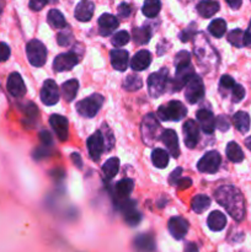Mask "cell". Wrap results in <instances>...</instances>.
<instances>
[{
    "instance_id": "6da1fadb",
    "label": "cell",
    "mask_w": 251,
    "mask_h": 252,
    "mask_svg": "<svg viewBox=\"0 0 251 252\" xmlns=\"http://www.w3.org/2000/svg\"><path fill=\"white\" fill-rule=\"evenodd\" d=\"M216 199L236 221L245 218V201L241 192L234 186H221L216 191Z\"/></svg>"
},
{
    "instance_id": "7a4b0ae2",
    "label": "cell",
    "mask_w": 251,
    "mask_h": 252,
    "mask_svg": "<svg viewBox=\"0 0 251 252\" xmlns=\"http://www.w3.org/2000/svg\"><path fill=\"white\" fill-rule=\"evenodd\" d=\"M140 132H142L143 142L147 145H149V147L154 144V143H157L161 138V126H160L159 121L157 120L155 115L149 113V115H147L143 118Z\"/></svg>"
},
{
    "instance_id": "3957f363",
    "label": "cell",
    "mask_w": 251,
    "mask_h": 252,
    "mask_svg": "<svg viewBox=\"0 0 251 252\" xmlns=\"http://www.w3.org/2000/svg\"><path fill=\"white\" fill-rule=\"evenodd\" d=\"M169 70L166 68L160 69L157 73L150 74L148 78V90L152 97H160L169 86Z\"/></svg>"
},
{
    "instance_id": "277c9868",
    "label": "cell",
    "mask_w": 251,
    "mask_h": 252,
    "mask_svg": "<svg viewBox=\"0 0 251 252\" xmlns=\"http://www.w3.org/2000/svg\"><path fill=\"white\" fill-rule=\"evenodd\" d=\"M187 115V108L180 101H170L157 108V117L161 121H180Z\"/></svg>"
},
{
    "instance_id": "5b68a950",
    "label": "cell",
    "mask_w": 251,
    "mask_h": 252,
    "mask_svg": "<svg viewBox=\"0 0 251 252\" xmlns=\"http://www.w3.org/2000/svg\"><path fill=\"white\" fill-rule=\"evenodd\" d=\"M103 103V97L100 94H94L90 97H86L84 100L79 101L76 103V112L80 116L86 118H93L96 113L100 111L101 106Z\"/></svg>"
},
{
    "instance_id": "8992f818",
    "label": "cell",
    "mask_w": 251,
    "mask_h": 252,
    "mask_svg": "<svg viewBox=\"0 0 251 252\" xmlns=\"http://www.w3.org/2000/svg\"><path fill=\"white\" fill-rule=\"evenodd\" d=\"M26 54L31 65L43 66L47 61V49L44 44L38 39H31L26 44Z\"/></svg>"
},
{
    "instance_id": "52a82bcc",
    "label": "cell",
    "mask_w": 251,
    "mask_h": 252,
    "mask_svg": "<svg viewBox=\"0 0 251 252\" xmlns=\"http://www.w3.org/2000/svg\"><path fill=\"white\" fill-rule=\"evenodd\" d=\"M117 207L123 214L126 223L130 226H135L142 220V214L137 211V203L132 199L127 198L125 201L117 202Z\"/></svg>"
},
{
    "instance_id": "ba28073f",
    "label": "cell",
    "mask_w": 251,
    "mask_h": 252,
    "mask_svg": "<svg viewBox=\"0 0 251 252\" xmlns=\"http://www.w3.org/2000/svg\"><path fill=\"white\" fill-rule=\"evenodd\" d=\"M186 100L189 103H197L201 101L204 96V86L203 81L199 76L194 74L186 84V91H185Z\"/></svg>"
},
{
    "instance_id": "9c48e42d",
    "label": "cell",
    "mask_w": 251,
    "mask_h": 252,
    "mask_svg": "<svg viewBox=\"0 0 251 252\" xmlns=\"http://www.w3.org/2000/svg\"><path fill=\"white\" fill-rule=\"evenodd\" d=\"M221 158L218 152H209L202 158L197 164V169L198 171L204 172V174H214L218 171L219 166H220Z\"/></svg>"
},
{
    "instance_id": "30bf717a",
    "label": "cell",
    "mask_w": 251,
    "mask_h": 252,
    "mask_svg": "<svg viewBox=\"0 0 251 252\" xmlns=\"http://www.w3.org/2000/svg\"><path fill=\"white\" fill-rule=\"evenodd\" d=\"M79 56L75 51H70L68 53H62L56 57L53 62V69L56 71L71 70L78 64Z\"/></svg>"
},
{
    "instance_id": "8fae6325",
    "label": "cell",
    "mask_w": 251,
    "mask_h": 252,
    "mask_svg": "<svg viewBox=\"0 0 251 252\" xmlns=\"http://www.w3.org/2000/svg\"><path fill=\"white\" fill-rule=\"evenodd\" d=\"M41 101L46 106H53L59 101V90L54 80H46L41 89Z\"/></svg>"
},
{
    "instance_id": "7c38bea8",
    "label": "cell",
    "mask_w": 251,
    "mask_h": 252,
    "mask_svg": "<svg viewBox=\"0 0 251 252\" xmlns=\"http://www.w3.org/2000/svg\"><path fill=\"white\" fill-rule=\"evenodd\" d=\"M86 144H88V150L90 158L94 161H97L100 159L102 152L105 150V140H103L101 130L95 132L93 135H90Z\"/></svg>"
},
{
    "instance_id": "4fadbf2b",
    "label": "cell",
    "mask_w": 251,
    "mask_h": 252,
    "mask_svg": "<svg viewBox=\"0 0 251 252\" xmlns=\"http://www.w3.org/2000/svg\"><path fill=\"white\" fill-rule=\"evenodd\" d=\"M170 234L176 240H181L186 236L187 231H188V221L186 219L181 218V217H172L167 224Z\"/></svg>"
},
{
    "instance_id": "5bb4252c",
    "label": "cell",
    "mask_w": 251,
    "mask_h": 252,
    "mask_svg": "<svg viewBox=\"0 0 251 252\" xmlns=\"http://www.w3.org/2000/svg\"><path fill=\"white\" fill-rule=\"evenodd\" d=\"M6 89L10 95L14 96V97H22L26 94L24 79L19 73L10 74L6 81Z\"/></svg>"
},
{
    "instance_id": "9a60e30c",
    "label": "cell",
    "mask_w": 251,
    "mask_h": 252,
    "mask_svg": "<svg viewBox=\"0 0 251 252\" xmlns=\"http://www.w3.org/2000/svg\"><path fill=\"white\" fill-rule=\"evenodd\" d=\"M182 130H184L185 144H186V147L189 148V149H193L199 140L198 125L194 121L188 120L185 122Z\"/></svg>"
},
{
    "instance_id": "2e32d148",
    "label": "cell",
    "mask_w": 251,
    "mask_h": 252,
    "mask_svg": "<svg viewBox=\"0 0 251 252\" xmlns=\"http://www.w3.org/2000/svg\"><path fill=\"white\" fill-rule=\"evenodd\" d=\"M49 123L56 132L58 139L61 142H65L68 139V120L61 115H52L49 118Z\"/></svg>"
},
{
    "instance_id": "e0dca14e",
    "label": "cell",
    "mask_w": 251,
    "mask_h": 252,
    "mask_svg": "<svg viewBox=\"0 0 251 252\" xmlns=\"http://www.w3.org/2000/svg\"><path fill=\"white\" fill-rule=\"evenodd\" d=\"M160 139H161V142L164 143L165 147L167 148V150H169L171 157H174L175 159L179 158L180 148H179V139H177L176 132H174L172 129L162 130V134Z\"/></svg>"
},
{
    "instance_id": "ac0fdd59",
    "label": "cell",
    "mask_w": 251,
    "mask_h": 252,
    "mask_svg": "<svg viewBox=\"0 0 251 252\" xmlns=\"http://www.w3.org/2000/svg\"><path fill=\"white\" fill-rule=\"evenodd\" d=\"M120 22H118L117 17L113 16L111 14H103L101 15L98 19V30H100V34L102 36H110L111 33L116 31Z\"/></svg>"
},
{
    "instance_id": "d6986e66",
    "label": "cell",
    "mask_w": 251,
    "mask_h": 252,
    "mask_svg": "<svg viewBox=\"0 0 251 252\" xmlns=\"http://www.w3.org/2000/svg\"><path fill=\"white\" fill-rule=\"evenodd\" d=\"M111 64L113 68L118 71H125L128 68V61H129V54L125 49L115 48L111 51Z\"/></svg>"
},
{
    "instance_id": "ffe728a7",
    "label": "cell",
    "mask_w": 251,
    "mask_h": 252,
    "mask_svg": "<svg viewBox=\"0 0 251 252\" xmlns=\"http://www.w3.org/2000/svg\"><path fill=\"white\" fill-rule=\"evenodd\" d=\"M197 120H198L199 126H201L202 130L207 134H212L216 129V120H214L213 113L209 110L202 108L197 112Z\"/></svg>"
},
{
    "instance_id": "44dd1931",
    "label": "cell",
    "mask_w": 251,
    "mask_h": 252,
    "mask_svg": "<svg viewBox=\"0 0 251 252\" xmlns=\"http://www.w3.org/2000/svg\"><path fill=\"white\" fill-rule=\"evenodd\" d=\"M94 2L90 0H81L75 7V11H74V16L76 17V20L81 22L90 21L91 17L94 15Z\"/></svg>"
},
{
    "instance_id": "7402d4cb",
    "label": "cell",
    "mask_w": 251,
    "mask_h": 252,
    "mask_svg": "<svg viewBox=\"0 0 251 252\" xmlns=\"http://www.w3.org/2000/svg\"><path fill=\"white\" fill-rule=\"evenodd\" d=\"M150 63H152V54H150V52L143 49V51L135 53L132 62H130V66L134 71H142L145 70L150 65Z\"/></svg>"
},
{
    "instance_id": "603a6c76",
    "label": "cell",
    "mask_w": 251,
    "mask_h": 252,
    "mask_svg": "<svg viewBox=\"0 0 251 252\" xmlns=\"http://www.w3.org/2000/svg\"><path fill=\"white\" fill-rule=\"evenodd\" d=\"M133 187H134V185H133V181L130 179H125L118 181L117 185L115 186L116 203L127 199L129 197V194L132 193Z\"/></svg>"
},
{
    "instance_id": "cb8c5ba5",
    "label": "cell",
    "mask_w": 251,
    "mask_h": 252,
    "mask_svg": "<svg viewBox=\"0 0 251 252\" xmlns=\"http://www.w3.org/2000/svg\"><path fill=\"white\" fill-rule=\"evenodd\" d=\"M219 2L216 0H201L197 4V11L204 19L212 17L219 11Z\"/></svg>"
},
{
    "instance_id": "d4e9b609",
    "label": "cell",
    "mask_w": 251,
    "mask_h": 252,
    "mask_svg": "<svg viewBox=\"0 0 251 252\" xmlns=\"http://www.w3.org/2000/svg\"><path fill=\"white\" fill-rule=\"evenodd\" d=\"M134 248L140 252H154L155 241L149 234H140L134 239Z\"/></svg>"
},
{
    "instance_id": "484cf974",
    "label": "cell",
    "mask_w": 251,
    "mask_h": 252,
    "mask_svg": "<svg viewBox=\"0 0 251 252\" xmlns=\"http://www.w3.org/2000/svg\"><path fill=\"white\" fill-rule=\"evenodd\" d=\"M207 224L208 228L213 231H220L225 228L226 225V217L224 216L221 212L214 211L209 214L208 219H207Z\"/></svg>"
},
{
    "instance_id": "4316f807",
    "label": "cell",
    "mask_w": 251,
    "mask_h": 252,
    "mask_svg": "<svg viewBox=\"0 0 251 252\" xmlns=\"http://www.w3.org/2000/svg\"><path fill=\"white\" fill-rule=\"evenodd\" d=\"M233 123L240 133H246L250 129V116L244 111H239L234 115Z\"/></svg>"
},
{
    "instance_id": "83f0119b",
    "label": "cell",
    "mask_w": 251,
    "mask_h": 252,
    "mask_svg": "<svg viewBox=\"0 0 251 252\" xmlns=\"http://www.w3.org/2000/svg\"><path fill=\"white\" fill-rule=\"evenodd\" d=\"M79 89V81L75 79H70V80L65 81V83L62 85V94H63L64 100L70 102L74 100V97L76 96Z\"/></svg>"
},
{
    "instance_id": "f1b7e54d",
    "label": "cell",
    "mask_w": 251,
    "mask_h": 252,
    "mask_svg": "<svg viewBox=\"0 0 251 252\" xmlns=\"http://www.w3.org/2000/svg\"><path fill=\"white\" fill-rule=\"evenodd\" d=\"M209 206H211V198L206 194H197L191 202L192 211L197 214L203 213L206 209L209 208Z\"/></svg>"
},
{
    "instance_id": "f546056e",
    "label": "cell",
    "mask_w": 251,
    "mask_h": 252,
    "mask_svg": "<svg viewBox=\"0 0 251 252\" xmlns=\"http://www.w3.org/2000/svg\"><path fill=\"white\" fill-rule=\"evenodd\" d=\"M47 20H48V24L51 25L52 29L58 30V29H65L66 27V22H65V19H64L63 14L57 9H52L51 11L48 12Z\"/></svg>"
},
{
    "instance_id": "4dcf8cb0",
    "label": "cell",
    "mask_w": 251,
    "mask_h": 252,
    "mask_svg": "<svg viewBox=\"0 0 251 252\" xmlns=\"http://www.w3.org/2000/svg\"><path fill=\"white\" fill-rule=\"evenodd\" d=\"M152 162L157 169H165L169 164V154L164 149L157 148L152 153Z\"/></svg>"
},
{
    "instance_id": "1f68e13d",
    "label": "cell",
    "mask_w": 251,
    "mask_h": 252,
    "mask_svg": "<svg viewBox=\"0 0 251 252\" xmlns=\"http://www.w3.org/2000/svg\"><path fill=\"white\" fill-rule=\"evenodd\" d=\"M120 169V160L117 158H111L102 165V172L106 180H112L117 175Z\"/></svg>"
},
{
    "instance_id": "d6a6232c",
    "label": "cell",
    "mask_w": 251,
    "mask_h": 252,
    "mask_svg": "<svg viewBox=\"0 0 251 252\" xmlns=\"http://www.w3.org/2000/svg\"><path fill=\"white\" fill-rule=\"evenodd\" d=\"M133 39L138 44H145L150 41L152 30L149 27H134L132 31Z\"/></svg>"
},
{
    "instance_id": "836d02e7",
    "label": "cell",
    "mask_w": 251,
    "mask_h": 252,
    "mask_svg": "<svg viewBox=\"0 0 251 252\" xmlns=\"http://www.w3.org/2000/svg\"><path fill=\"white\" fill-rule=\"evenodd\" d=\"M160 9H161L160 0H145L144 4H143L142 11L145 16L153 19V17H155L159 14Z\"/></svg>"
},
{
    "instance_id": "e575fe53",
    "label": "cell",
    "mask_w": 251,
    "mask_h": 252,
    "mask_svg": "<svg viewBox=\"0 0 251 252\" xmlns=\"http://www.w3.org/2000/svg\"><path fill=\"white\" fill-rule=\"evenodd\" d=\"M226 157L233 162H241L244 160V153L235 142H230L226 145Z\"/></svg>"
},
{
    "instance_id": "d590c367",
    "label": "cell",
    "mask_w": 251,
    "mask_h": 252,
    "mask_svg": "<svg viewBox=\"0 0 251 252\" xmlns=\"http://www.w3.org/2000/svg\"><path fill=\"white\" fill-rule=\"evenodd\" d=\"M208 31L212 36L217 37V38H220L224 36L226 31V22L223 19H216L209 24Z\"/></svg>"
},
{
    "instance_id": "8d00e7d4",
    "label": "cell",
    "mask_w": 251,
    "mask_h": 252,
    "mask_svg": "<svg viewBox=\"0 0 251 252\" xmlns=\"http://www.w3.org/2000/svg\"><path fill=\"white\" fill-rule=\"evenodd\" d=\"M142 86H143L142 79H140L138 75H134V74L128 75L127 78L125 79V81H123V89H125L126 91H129V93L139 90V89H142Z\"/></svg>"
},
{
    "instance_id": "74e56055",
    "label": "cell",
    "mask_w": 251,
    "mask_h": 252,
    "mask_svg": "<svg viewBox=\"0 0 251 252\" xmlns=\"http://www.w3.org/2000/svg\"><path fill=\"white\" fill-rule=\"evenodd\" d=\"M228 41L230 42L234 47L241 48V47H244V32L239 29L233 30V31L229 32Z\"/></svg>"
},
{
    "instance_id": "f35d334b",
    "label": "cell",
    "mask_w": 251,
    "mask_h": 252,
    "mask_svg": "<svg viewBox=\"0 0 251 252\" xmlns=\"http://www.w3.org/2000/svg\"><path fill=\"white\" fill-rule=\"evenodd\" d=\"M130 36L127 31H120L117 33H115L111 38V43L115 47H122L125 44H127L129 42Z\"/></svg>"
},
{
    "instance_id": "ab89813d",
    "label": "cell",
    "mask_w": 251,
    "mask_h": 252,
    "mask_svg": "<svg viewBox=\"0 0 251 252\" xmlns=\"http://www.w3.org/2000/svg\"><path fill=\"white\" fill-rule=\"evenodd\" d=\"M175 66L176 68H182V66L191 65V56L187 51H181L175 57Z\"/></svg>"
},
{
    "instance_id": "60d3db41",
    "label": "cell",
    "mask_w": 251,
    "mask_h": 252,
    "mask_svg": "<svg viewBox=\"0 0 251 252\" xmlns=\"http://www.w3.org/2000/svg\"><path fill=\"white\" fill-rule=\"evenodd\" d=\"M101 133H102L103 140H105V148L106 150H111L112 149V145L115 143V137H113L112 132L108 128V126L106 123H103L102 128H101Z\"/></svg>"
},
{
    "instance_id": "b9f144b4",
    "label": "cell",
    "mask_w": 251,
    "mask_h": 252,
    "mask_svg": "<svg viewBox=\"0 0 251 252\" xmlns=\"http://www.w3.org/2000/svg\"><path fill=\"white\" fill-rule=\"evenodd\" d=\"M244 97H245V89L239 85V84H235V86L231 89V100H233V102H240Z\"/></svg>"
},
{
    "instance_id": "7bdbcfd3",
    "label": "cell",
    "mask_w": 251,
    "mask_h": 252,
    "mask_svg": "<svg viewBox=\"0 0 251 252\" xmlns=\"http://www.w3.org/2000/svg\"><path fill=\"white\" fill-rule=\"evenodd\" d=\"M71 38H73V34H71L70 30L65 29L64 31H62L61 33H58L57 36V41H58L59 46H69V43L71 42Z\"/></svg>"
},
{
    "instance_id": "ee69618b",
    "label": "cell",
    "mask_w": 251,
    "mask_h": 252,
    "mask_svg": "<svg viewBox=\"0 0 251 252\" xmlns=\"http://www.w3.org/2000/svg\"><path fill=\"white\" fill-rule=\"evenodd\" d=\"M194 33H196V25H191V26H188L187 29H185L184 31L180 32V39H181L182 42H187L189 41L192 37H194Z\"/></svg>"
},
{
    "instance_id": "f6af8a7d",
    "label": "cell",
    "mask_w": 251,
    "mask_h": 252,
    "mask_svg": "<svg viewBox=\"0 0 251 252\" xmlns=\"http://www.w3.org/2000/svg\"><path fill=\"white\" fill-rule=\"evenodd\" d=\"M219 86H220V90H231L235 86V81L231 76L223 75L219 81Z\"/></svg>"
},
{
    "instance_id": "bcb514c9",
    "label": "cell",
    "mask_w": 251,
    "mask_h": 252,
    "mask_svg": "<svg viewBox=\"0 0 251 252\" xmlns=\"http://www.w3.org/2000/svg\"><path fill=\"white\" fill-rule=\"evenodd\" d=\"M57 0H30V7H31L33 11H39V10L43 9L47 4H52V2H56Z\"/></svg>"
},
{
    "instance_id": "7dc6e473",
    "label": "cell",
    "mask_w": 251,
    "mask_h": 252,
    "mask_svg": "<svg viewBox=\"0 0 251 252\" xmlns=\"http://www.w3.org/2000/svg\"><path fill=\"white\" fill-rule=\"evenodd\" d=\"M216 127H218V129L221 130V132H226L230 128V122H229L228 117L223 115L219 116L216 120Z\"/></svg>"
},
{
    "instance_id": "c3c4849f",
    "label": "cell",
    "mask_w": 251,
    "mask_h": 252,
    "mask_svg": "<svg viewBox=\"0 0 251 252\" xmlns=\"http://www.w3.org/2000/svg\"><path fill=\"white\" fill-rule=\"evenodd\" d=\"M10 53H11V51H10V47L7 46L6 43H4V42H0V62H6L7 59H9L10 57Z\"/></svg>"
},
{
    "instance_id": "681fc988",
    "label": "cell",
    "mask_w": 251,
    "mask_h": 252,
    "mask_svg": "<svg viewBox=\"0 0 251 252\" xmlns=\"http://www.w3.org/2000/svg\"><path fill=\"white\" fill-rule=\"evenodd\" d=\"M118 16L120 17H128L130 15V12H132V9H130L129 4H127V2H122V4L118 5Z\"/></svg>"
},
{
    "instance_id": "f907efd6",
    "label": "cell",
    "mask_w": 251,
    "mask_h": 252,
    "mask_svg": "<svg viewBox=\"0 0 251 252\" xmlns=\"http://www.w3.org/2000/svg\"><path fill=\"white\" fill-rule=\"evenodd\" d=\"M39 139H41L42 144H43L44 147H51V145L53 144V139H52V135L49 134L47 130H42V132L39 133Z\"/></svg>"
},
{
    "instance_id": "816d5d0a",
    "label": "cell",
    "mask_w": 251,
    "mask_h": 252,
    "mask_svg": "<svg viewBox=\"0 0 251 252\" xmlns=\"http://www.w3.org/2000/svg\"><path fill=\"white\" fill-rule=\"evenodd\" d=\"M181 174H182V169H181V167H177V169L175 170V171H172L171 175H170L169 184L171 185V186H175V185H177L179 180L181 179Z\"/></svg>"
},
{
    "instance_id": "f5cc1de1",
    "label": "cell",
    "mask_w": 251,
    "mask_h": 252,
    "mask_svg": "<svg viewBox=\"0 0 251 252\" xmlns=\"http://www.w3.org/2000/svg\"><path fill=\"white\" fill-rule=\"evenodd\" d=\"M191 185H192L191 179H188V177H185V179L179 180V182H177L176 186L179 187V189H187L191 187Z\"/></svg>"
},
{
    "instance_id": "db71d44e",
    "label": "cell",
    "mask_w": 251,
    "mask_h": 252,
    "mask_svg": "<svg viewBox=\"0 0 251 252\" xmlns=\"http://www.w3.org/2000/svg\"><path fill=\"white\" fill-rule=\"evenodd\" d=\"M244 47H249L251 48V21L249 24L248 30L246 32H244Z\"/></svg>"
},
{
    "instance_id": "11a10c76",
    "label": "cell",
    "mask_w": 251,
    "mask_h": 252,
    "mask_svg": "<svg viewBox=\"0 0 251 252\" xmlns=\"http://www.w3.org/2000/svg\"><path fill=\"white\" fill-rule=\"evenodd\" d=\"M71 160H73L75 166H78L79 169H81V166H83V161H81V158L78 153H73V154H71Z\"/></svg>"
},
{
    "instance_id": "9f6ffc18",
    "label": "cell",
    "mask_w": 251,
    "mask_h": 252,
    "mask_svg": "<svg viewBox=\"0 0 251 252\" xmlns=\"http://www.w3.org/2000/svg\"><path fill=\"white\" fill-rule=\"evenodd\" d=\"M225 1L228 2V5L231 7V9L238 10L239 7L241 6V2H243V0H225Z\"/></svg>"
},
{
    "instance_id": "6f0895ef",
    "label": "cell",
    "mask_w": 251,
    "mask_h": 252,
    "mask_svg": "<svg viewBox=\"0 0 251 252\" xmlns=\"http://www.w3.org/2000/svg\"><path fill=\"white\" fill-rule=\"evenodd\" d=\"M185 252H198V248L194 243H188L185 248Z\"/></svg>"
},
{
    "instance_id": "680465c9",
    "label": "cell",
    "mask_w": 251,
    "mask_h": 252,
    "mask_svg": "<svg viewBox=\"0 0 251 252\" xmlns=\"http://www.w3.org/2000/svg\"><path fill=\"white\" fill-rule=\"evenodd\" d=\"M245 145L248 147V149L251 150V137H249L248 139L245 140Z\"/></svg>"
},
{
    "instance_id": "91938a15",
    "label": "cell",
    "mask_w": 251,
    "mask_h": 252,
    "mask_svg": "<svg viewBox=\"0 0 251 252\" xmlns=\"http://www.w3.org/2000/svg\"><path fill=\"white\" fill-rule=\"evenodd\" d=\"M4 0H0V12L2 11V9H4Z\"/></svg>"
}]
</instances>
